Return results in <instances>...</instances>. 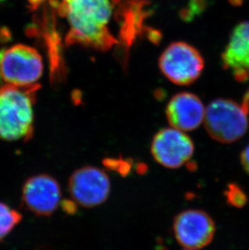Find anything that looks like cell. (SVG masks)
Instances as JSON below:
<instances>
[{"mask_svg": "<svg viewBox=\"0 0 249 250\" xmlns=\"http://www.w3.org/2000/svg\"><path fill=\"white\" fill-rule=\"evenodd\" d=\"M42 73V59L35 49L18 44L0 50V83L31 87Z\"/></svg>", "mask_w": 249, "mask_h": 250, "instance_id": "cell-4", "label": "cell"}, {"mask_svg": "<svg viewBox=\"0 0 249 250\" xmlns=\"http://www.w3.org/2000/svg\"><path fill=\"white\" fill-rule=\"evenodd\" d=\"M38 84L31 87L3 85L0 87V139L18 141L33 131V103Z\"/></svg>", "mask_w": 249, "mask_h": 250, "instance_id": "cell-2", "label": "cell"}, {"mask_svg": "<svg viewBox=\"0 0 249 250\" xmlns=\"http://www.w3.org/2000/svg\"><path fill=\"white\" fill-rule=\"evenodd\" d=\"M44 0H28L29 3V8L32 10H35L42 3Z\"/></svg>", "mask_w": 249, "mask_h": 250, "instance_id": "cell-16", "label": "cell"}, {"mask_svg": "<svg viewBox=\"0 0 249 250\" xmlns=\"http://www.w3.org/2000/svg\"><path fill=\"white\" fill-rule=\"evenodd\" d=\"M68 189L74 203L83 208H95L108 199L111 192L110 179L99 167L84 166L71 174Z\"/></svg>", "mask_w": 249, "mask_h": 250, "instance_id": "cell-6", "label": "cell"}, {"mask_svg": "<svg viewBox=\"0 0 249 250\" xmlns=\"http://www.w3.org/2000/svg\"><path fill=\"white\" fill-rule=\"evenodd\" d=\"M163 74L172 83L188 85L201 76L204 60L196 48L183 42L172 43L159 60Z\"/></svg>", "mask_w": 249, "mask_h": 250, "instance_id": "cell-5", "label": "cell"}, {"mask_svg": "<svg viewBox=\"0 0 249 250\" xmlns=\"http://www.w3.org/2000/svg\"><path fill=\"white\" fill-rule=\"evenodd\" d=\"M205 112L206 109L199 97L190 92L175 95L166 108L170 125L184 132L197 129L204 121Z\"/></svg>", "mask_w": 249, "mask_h": 250, "instance_id": "cell-11", "label": "cell"}, {"mask_svg": "<svg viewBox=\"0 0 249 250\" xmlns=\"http://www.w3.org/2000/svg\"><path fill=\"white\" fill-rule=\"evenodd\" d=\"M242 106L245 111L249 113V88L247 93L245 94L244 100H243Z\"/></svg>", "mask_w": 249, "mask_h": 250, "instance_id": "cell-17", "label": "cell"}, {"mask_svg": "<svg viewBox=\"0 0 249 250\" xmlns=\"http://www.w3.org/2000/svg\"><path fill=\"white\" fill-rule=\"evenodd\" d=\"M224 69L230 71L235 81L249 80V21L236 25L222 54Z\"/></svg>", "mask_w": 249, "mask_h": 250, "instance_id": "cell-10", "label": "cell"}, {"mask_svg": "<svg viewBox=\"0 0 249 250\" xmlns=\"http://www.w3.org/2000/svg\"><path fill=\"white\" fill-rule=\"evenodd\" d=\"M21 215L17 210L0 203V241L5 238L21 220Z\"/></svg>", "mask_w": 249, "mask_h": 250, "instance_id": "cell-12", "label": "cell"}, {"mask_svg": "<svg viewBox=\"0 0 249 250\" xmlns=\"http://www.w3.org/2000/svg\"></svg>", "mask_w": 249, "mask_h": 250, "instance_id": "cell-18", "label": "cell"}, {"mask_svg": "<svg viewBox=\"0 0 249 250\" xmlns=\"http://www.w3.org/2000/svg\"><path fill=\"white\" fill-rule=\"evenodd\" d=\"M226 198L230 206L235 208H243L247 203V195L236 184H230L225 192Z\"/></svg>", "mask_w": 249, "mask_h": 250, "instance_id": "cell-13", "label": "cell"}, {"mask_svg": "<svg viewBox=\"0 0 249 250\" xmlns=\"http://www.w3.org/2000/svg\"><path fill=\"white\" fill-rule=\"evenodd\" d=\"M50 3L60 16L66 18L67 45L79 44L108 50L117 43L108 28L114 8L113 0H50Z\"/></svg>", "mask_w": 249, "mask_h": 250, "instance_id": "cell-1", "label": "cell"}, {"mask_svg": "<svg viewBox=\"0 0 249 250\" xmlns=\"http://www.w3.org/2000/svg\"><path fill=\"white\" fill-rule=\"evenodd\" d=\"M172 228L176 241L186 250L204 248L211 242L215 232V225L211 217L199 210L179 213Z\"/></svg>", "mask_w": 249, "mask_h": 250, "instance_id": "cell-8", "label": "cell"}, {"mask_svg": "<svg viewBox=\"0 0 249 250\" xmlns=\"http://www.w3.org/2000/svg\"><path fill=\"white\" fill-rule=\"evenodd\" d=\"M241 163L246 172L249 174V145L243 151L241 154Z\"/></svg>", "mask_w": 249, "mask_h": 250, "instance_id": "cell-15", "label": "cell"}, {"mask_svg": "<svg viewBox=\"0 0 249 250\" xmlns=\"http://www.w3.org/2000/svg\"><path fill=\"white\" fill-rule=\"evenodd\" d=\"M12 35L9 28L6 26H2L0 28V42L7 43L12 40Z\"/></svg>", "mask_w": 249, "mask_h": 250, "instance_id": "cell-14", "label": "cell"}, {"mask_svg": "<svg viewBox=\"0 0 249 250\" xmlns=\"http://www.w3.org/2000/svg\"><path fill=\"white\" fill-rule=\"evenodd\" d=\"M23 200L27 208L38 215H50L61 202L59 182L49 175L39 174L27 180L23 187Z\"/></svg>", "mask_w": 249, "mask_h": 250, "instance_id": "cell-9", "label": "cell"}, {"mask_svg": "<svg viewBox=\"0 0 249 250\" xmlns=\"http://www.w3.org/2000/svg\"><path fill=\"white\" fill-rule=\"evenodd\" d=\"M150 151L160 166L178 168L193 156L194 144L186 132L171 126L155 134L150 144Z\"/></svg>", "mask_w": 249, "mask_h": 250, "instance_id": "cell-7", "label": "cell"}, {"mask_svg": "<svg viewBox=\"0 0 249 250\" xmlns=\"http://www.w3.org/2000/svg\"><path fill=\"white\" fill-rule=\"evenodd\" d=\"M203 122L209 136L224 144L237 141L249 127L247 112L231 100L212 102L206 109Z\"/></svg>", "mask_w": 249, "mask_h": 250, "instance_id": "cell-3", "label": "cell"}]
</instances>
